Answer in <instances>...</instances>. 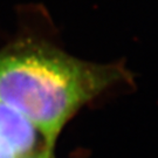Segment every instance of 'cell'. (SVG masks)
I'll list each match as a JSON object with an SVG mask.
<instances>
[{
    "label": "cell",
    "mask_w": 158,
    "mask_h": 158,
    "mask_svg": "<svg viewBox=\"0 0 158 158\" xmlns=\"http://www.w3.org/2000/svg\"><path fill=\"white\" fill-rule=\"evenodd\" d=\"M123 76L118 67L85 62L39 42L0 53V101L21 113L54 148L81 107Z\"/></svg>",
    "instance_id": "1"
},
{
    "label": "cell",
    "mask_w": 158,
    "mask_h": 158,
    "mask_svg": "<svg viewBox=\"0 0 158 158\" xmlns=\"http://www.w3.org/2000/svg\"><path fill=\"white\" fill-rule=\"evenodd\" d=\"M47 147L39 131L14 108L0 101V148L13 157Z\"/></svg>",
    "instance_id": "2"
},
{
    "label": "cell",
    "mask_w": 158,
    "mask_h": 158,
    "mask_svg": "<svg viewBox=\"0 0 158 158\" xmlns=\"http://www.w3.org/2000/svg\"><path fill=\"white\" fill-rule=\"evenodd\" d=\"M15 158H53V148L42 147L27 155H23Z\"/></svg>",
    "instance_id": "3"
},
{
    "label": "cell",
    "mask_w": 158,
    "mask_h": 158,
    "mask_svg": "<svg viewBox=\"0 0 158 158\" xmlns=\"http://www.w3.org/2000/svg\"><path fill=\"white\" fill-rule=\"evenodd\" d=\"M0 158H15V157L11 156L10 153L6 152L4 149H1V148H0Z\"/></svg>",
    "instance_id": "4"
}]
</instances>
